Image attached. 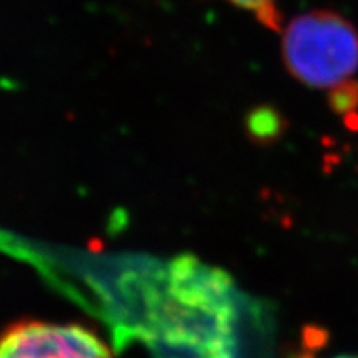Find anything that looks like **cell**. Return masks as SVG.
<instances>
[{
    "label": "cell",
    "instance_id": "1",
    "mask_svg": "<svg viewBox=\"0 0 358 358\" xmlns=\"http://www.w3.org/2000/svg\"><path fill=\"white\" fill-rule=\"evenodd\" d=\"M282 57L299 82L332 90L357 73L358 32L335 12L302 13L282 34Z\"/></svg>",
    "mask_w": 358,
    "mask_h": 358
},
{
    "label": "cell",
    "instance_id": "2",
    "mask_svg": "<svg viewBox=\"0 0 358 358\" xmlns=\"http://www.w3.org/2000/svg\"><path fill=\"white\" fill-rule=\"evenodd\" d=\"M0 358H113L95 332L78 324L22 320L0 332Z\"/></svg>",
    "mask_w": 358,
    "mask_h": 358
},
{
    "label": "cell",
    "instance_id": "3",
    "mask_svg": "<svg viewBox=\"0 0 358 358\" xmlns=\"http://www.w3.org/2000/svg\"><path fill=\"white\" fill-rule=\"evenodd\" d=\"M330 106L340 115H350L358 108V83L353 80L330 90Z\"/></svg>",
    "mask_w": 358,
    "mask_h": 358
},
{
    "label": "cell",
    "instance_id": "4",
    "mask_svg": "<svg viewBox=\"0 0 358 358\" xmlns=\"http://www.w3.org/2000/svg\"><path fill=\"white\" fill-rule=\"evenodd\" d=\"M236 7L256 15L262 24L275 27L277 22V2L279 0H229Z\"/></svg>",
    "mask_w": 358,
    "mask_h": 358
},
{
    "label": "cell",
    "instance_id": "5",
    "mask_svg": "<svg viewBox=\"0 0 358 358\" xmlns=\"http://www.w3.org/2000/svg\"><path fill=\"white\" fill-rule=\"evenodd\" d=\"M337 358H358V355H340Z\"/></svg>",
    "mask_w": 358,
    "mask_h": 358
}]
</instances>
